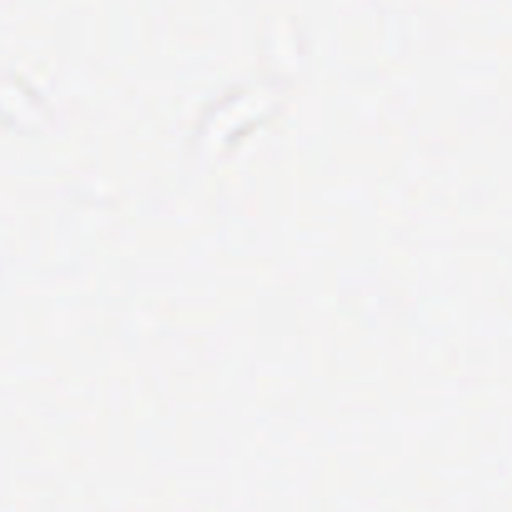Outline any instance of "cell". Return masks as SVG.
I'll use <instances>...</instances> for the list:
<instances>
[]
</instances>
